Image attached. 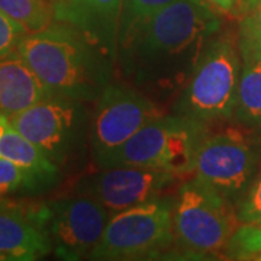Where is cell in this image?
<instances>
[{"label": "cell", "instance_id": "8fae6325", "mask_svg": "<svg viewBox=\"0 0 261 261\" xmlns=\"http://www.w3.org/2000/svg\"><path fill=\"white\" fill-rule=\"evenodd\" d=\"M181 176L170 171L137 166L100 168L83 177L74 190L90 196L112 216L121 211L164 197L171 189L181 185Z\"/></svg>", "mask_w": 261, "mask_h": 261}, {"label": "cell", "instance_id": "277c9868", "mask_svg": "<svg viewBox=\"0 0 261 261\" xmlns=\"http://www.w3.org/2000/svg\"><path fill=\"white\" fill-rule=\"evenodd\" d=\"M207 128L190 118L163 115L147 123L122 147L94 163L99 168L137 166L186 177L193 174L197 151L209 135Z\"/></svg>", "mask_w": 261, "mask_h": 261}, {"label": "cell", "instance_id": "7c38bea8", "mask_svg": "<svg viewBox=\"0 0 261 261\" xmlns=\"http://www.w3.org/2000/svg\"><path fill=\"white\" fill-rule=\"evenodd\" d=\"M53 252L44 205L23 206L0 199V261H35Z\"/></svg>", "mask_w": 261, "mask_h": 261}, {"label": "cell", "instance_id": "d4e9b609", "mask_svg": "<svg viewBox=\"0 0 261 261\" xmlns=\"http://www.w3.org/2000/svg\"><path fill=\"white\" fill-rule=\"evenodd\" d=\"M240 51L241 57H255L261 60V39H252V41H240Z\"/></svg>", "mask_w": 261, "mask_h": 261}, {"label": "cell", "instance_id": "ffe728a7", "mask_svg": "<svg viewBox=\"0 0 261 261\" xmlns=\"http://www.w3.org/2000/svg\"><path fill=\"white\" fill-rule=\"evenodd\" d=\"M238 39H261V0H241L237 13Z\"/></svg>", "mask_w": 261, "mask_h": 261}, {"label": "cell", "instance_id": "2e32d148", "mask_svg": "<svg viewBox=\"0 0 261 261\" xmlns=\"http://www.w3.org/2000/svg\"><path fill=\"white\" fill-rule=\"evenodd\" d=\"M233 122L251 130H261V60L243 57Z\"/></svg>", "mask_w": 261, "mask_h": 261}, {"label": "cell", "instance_id": "52a82bcc", "mask_svg": "<svg viewBox=\"0 0 261 261\" xmlns=\"http://www.w3.org/2000/svg\"><path fill=\"white\" fill-rule=\"evenodd\" d=\"M9 121L60 168L68 167L84 155L90 137L84 102L54 94H48Z\"/></svg>", "mask_w": 261, "mask_h": 261}, {"label": "cell", "instance_id": "5bb4252c", "mask_svg": "<svg viewBox=\"0 0 261 261\" xmlns=\"http://www.w3.org/2000/svg\"><path fill=\"white\" fill-rule=\"evenodd\" d=\"M48 94L18 53L0 58V115L13 118Z\"/></svg>", "mask_w": 261, "mask_h": 261}, {"label": "cell", "instance_id": "8992f818", "mask_svg": "<svg viewBox=\"0 0 261 261\" xmlns=\"http://www.w3.org/2000/svg\"><path fill=\"white\" fill-rule=\"evenodd\" d=\"M174 200L160 197L113 214L90 260H149L167 254L176 244Z\"/></svg>", "mask_w": 261, "mask_h": 261}, {"label": "cell", "instance_id": "cb8c5ba5", "mask_svg": "<svg viewBox=\"0 0 261 261\" xmlns=\"http://www.w3.org/2000/svg\"><path fill=\"white\" fill-rule=\"evenodd\" d=\"M205 2L215 12L224 13V15H232L233 18H237V13L241 5V0H205Z\"/></svg>", "mask_w": 261, "mask_h": 261}, {"label": "cell", "instance_id": "3957f363", "mask_svg": "<svg viewBox=\"0 0 261 261\" xmlns=\"http://www.w3.org/2000/svg\"><path fill=\"white\" fill-rule=\"evenodd\" d=\"M243 57L238 38L219 32L209 42L193 74L173 100V113L205 125L232 121Z\"/></svg>", "mask_w": 261, "mask_h": 261}, {"label": "cell", "instance_id": "44dd1931", "mask_svg": "<svg viewBox=\"0 0 261 261\" xmlns=\"http://www.w3.org/2000/svg\"><path fill=\"white\" fill-rule=\"evenodd\" d=\"M19 190H35L32 180L15 163L0 157V199H6Z\"/></svg>", "mask_w": 261, "mask_h": 261}, {"label": "cell", "instance_id": "9c48e42d", "mask_svg": "<svg viewBox=\"0 0 261 261\" xmlns=\"http://www.w3.org/2000/svg\"><path fill=\"white\" fill-rule=\"evenodd\" d=\"M94 103L89 137L94 161L122 147L147 123L164 115L161 105L128 83L108 84Z\"/></svg>", "mask_w": 261, "mask_h": 261}, {"label": "cell", "instance_id": "7402d4cb", "mask_svg": "<svg viewBox=\"0 0 261 261\" xmlns=\"http://www.w3.org/2000/svg\"><path fill=\"white\" fill-rule=\"evenodd\" d=\"M235 212L240 224H250L261 221V171L257 173L250 187L237 202Z\"/></svg>", "mask_w": 261, "mask_h": 261}, {"label": "cell", "instance_id": "5b68a950", "mask_svg": "<svg viewBox=\"0 0 261 261\" xmlns=\"http://www.w3.org/2000/svg\"><path fill=\"white\" fill-rule=\"evenodd\" d=\"M240 226L235 205L196 177L177 187L173 209L176 244L196 258L226 255L233 232Z\"/></svg>", "mask_w": 261, "mask_h": 261}, {"label": "cell", "instance_id": "ba28073f", "mask_svg": "<svg viewBox=\"0 0 261 261\" xmlns=\"http://www.w3.org/2000/svg\"><path fill=\"white\" fill-rule=\"evenodd\" d=\"M260 148L237 129L207 135L197 151L193 177L237 205L258 173Z\"/></svg>", "mask_w": 261, "mask_h": 261}, {"label": "cell", "instance_id": "4316f807", "mask_svg": "<svg viewBox=\"0 0 261 261\" xmlns=\"http://www.w3.org/2000/svg\"><path fill=\"white\" fill-rule=\"evenodd\" d=\"M51 2H53V0H51Z\"/></svg>", "mask_w": 261, "mask_h": 261}, {"label": "cell", "instance_id": "4fadbf2b", "mask_svg": "<svg viewBox=\"0 0 261 261\" xmlns=\"http://www.w3.org/2000/svg\"><path fill=\"white\" fill-rule=\"evenodd\" d=\"M56 20L71 25L116 61L123 0H53Z\"/></svg>", "mask_w": 261, "mask_h": 261}, {"label": "cell", "instance_id": "603a6c76", "mask_svg": "<svg viewBox=\"0 0 261 261\" xmlns=\"http://www.w3.org/2000/svg\"><path fill=\"white\" fill-rule=\"evenodd\" d=\"M27 31L0 12V58L16 53L19 42Z\"/></svg>", "mask_w": 261, "mask_h": 261}, {"label": "cell", "instance_id": "d6986e66", "mask_svg": "<svg viewBox=\"0 0 261 261\" xmlns=\"http://www.w3.org/2000/svg\"><path fill=\"white\" fill-rule=\"evenodd\" d=\"M261 254V221L240 224L226 248L228 260H254Z\"/></svg>", "mask_w": 261, "mask_h": 261}, {"label": "cell", "instance_id": "30bf717a", "mask_svg": "<svg viewBox=\"0 0 261 261\" xmlns=\"http://www.w3.org/2000/svg\"><path fill=\"white\" fill-rule=\"evenodd\" d=\"M53 251L61 260H83L100 241L111 214L90 196L77 193L44 205Z\"/></svg>", "mask_w": 261, "mask_h": 261}, {"label": "cell", "instance_id": "6da1fadb", "mask_svg": "<svg viewBox=\"0 0 261 261\" xmlns=\"http://www.w3.org/2000/svg\"><path fill=\"white\" fill-rule=\"evenodd\" d=\"M221 29L218 12L205 0H174L118 51L116 67L126 83L163 106L177 97Z\"/></svg>", "mask_w": 261, "mask_h": 261}, {"label": "cell", "instance_id": "ac0fdd59", "mask_svg": "<svg viewBox=\"0 0 261 261\" xmlns=\"http://www.w3.org/2000/svg\"><path fill=\"white\" fill-rule=\"evenodd\" d=\"M171 2L174 0H123L118 31V51L128 47L149 19Z\"/></svg>", "mask_w": 261, "mask_h": 261}, {"label": "cell", "instance_id": "9a60e30c", "mask_svg": "<svg viewBox=\"0 0 261 261\" xmlns=\"http://www.w3.org/2000/svg\"><path fill=\"white\" fill-rule=\"evenodd\" d=\"M0 157L10 160L22 168L32 180L34 189L48 186L60 177V167L32 141L13 128L9 118L3 115H0Z\"/></svg>", "mask_w": 261, "mask_h": 261}, {"label": "cell", "instance_id": "7a4b0ae2", "mask_svg": "<svg viewBox=\"0 0 261 261\" xmlns=\"http://www.w3.org/2000/svg\"><path fill=\"white\" fill-rule=\"evenodd\" d=\"M16 53L49 94L96 102L113 82L116 61L80 31L54 20L48 28L25 34Z\"/></svg>", "mask_w": 261, "mask_h": 261}, {"label": "cell", "instance_id": "e0dca14e", "mask_svg": "<svg viewBox=\"0 0 261 261\" xmlns=\"http://www.w3.org/2000/svg\"><path fill=\"white\" fill-rule=\"evenodd\" d=\"M0 12L34 34L48 28L54 20V6L51 0H0Z\"/></svg>", "mask_w": 261, "mask_h": 261}, {"label": "cell", "instance_id": "484cf974", "mask_svg": "<svg viewBox=\"0 0 261 261\" xmlns=\"http://www.w3.org/2000/svg\"><path fill=\"white\" fill-rule=\"evenodd\" d=\"M254 260H258V261H261V254H258V255H257V257H255V258H254Z\"/></svg>", "mask_w": 261, "mask_h": 261}]
</instances>
